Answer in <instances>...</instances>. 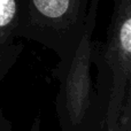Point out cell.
I'll return each mask as SVG.
<instances>
[{
    "label": "cell",
    "instance_id": "1",
    "mask_svg": "<svg viewBox=\"0 0 131 131\" xmlns=\"http://www.w3.org/2000/svg\"><path fill=\"white\" fill-rule=\"evenodd\" d=\"M94 131H131V12L115 7L104 43L93 40Z\"/></svg>",
    "mask_w": 131,
    "mask_h": 131
},
{
    "label": "cell",
    "instance_id": "2",
    "mask_svg": "<svg viewBox=\"0 0 131 131\" xmlns=\"http://www.w3.org/2000/svg\"><path fill=\"white\" fill-rule=\"evenodd\" d=\"M90 0H20L16 36L70 58L84 32Z\"/></svg>",
    "mask_w": 131,
    "mask_h": 131
},
{
    "label": "cell",
    "instance_id": "3",
    "mask_svg": "<svg viewBox=\"0 0 131 131\" xmlns=\"http://www.w3.org/2000/svg\"><path fill=\"white\" fill-rule=\"evenodd\" d=\"M93 32L86 28L74 54L59 60L54 69L60 82L57 114L61 131H94L95 93L91 77Z\"/></svg>",
    "mask_w": 131,
    "mask_h": 131
},
{
    "label": "cell",
    "instance_id": "4",
    "mask_svg": "<svg viewBox=\"0 0 131 131\" xmlns=\"http://www.w3.org/2000/svg\"><path fill=\"white\" fill-rule=\"evenodd\" d=\"M20 0H0V83L23 50L16 36Z\"/></svg>",
    "mask_w": 131,
    "mask_h": 131
},
{
    "label": "cell",
    "instance_id": "5",
    "mask_svg": "<svg viewBox=\"0 0 131 131\" xmlns=\"http://www.w3.org/2000/svg\"><path fill=\"white\" fill-rule=\"evenodd\" d=\"M99 2H100V0H90L89 8H88V13H86L85 27L95 29V24H97V16H98V9H99Z\"/></svg>",
    "mask_w": 131,
    "mask_h": 131
},
{
    "label": "cell",
    "instance_id": "6",
    "mask_svg": "<svg viewBox=\"0 0 131 131\" xmlns=\"http://www.w3.org/2000/svg\"><path fill=\"white\" fill-rule=\"evenodd\" d=\"M0 131H13L12 123L7 120L2 111H0ZM29 131H40V117H37L32 123V127Z\"/></svg>",
    "mask_w": 131,
    "mask_h": 131
}]
</instances>
